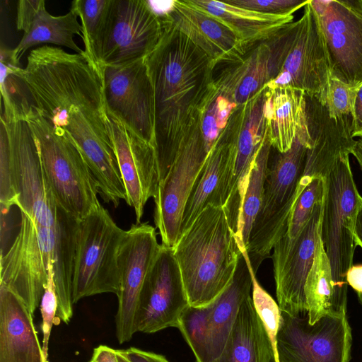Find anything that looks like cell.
I'll return each mask as SVG.
<instances>
[{"label":"cell","mask_w":362,"mask_h":362,"mask_svg":"<svg viewBox=\"0 0 362 362\" xmlns=\"http://www.w3.org/2000/svg\"><path fill=\"white\" fill-rule=\"evenodd\" d=\"M161 37L145 57L155 103V151L160 182L198 119L211 81L209 57L165 17ZM159 182V183H160Z\"/></svg>","instance_id":"1"},{"label":"cell","mask_w":362,"mask_h":362,"mask_svg":"<svg viewBox=\"0 0 362 362\" xmlns=\"http://www.w3.org/2000/svg\"><path fill=\"white\" fill-rule=\"evenodd\" d=\"M19 75L32 106L55 129H64L72 107L105 111L100 71L84 52L38 47L30 52Z\"/></svg>","instance_id":"2"},{"label":"cell","mask_w":362,"mask_h":362,"mask_svg":"<svg viewBox=\"0 0 362 362\" xmlns=\"http://www.w3.org/2000/svg\"><path fill=\"white\" fill-rule=\"evenodd\" d=\"M189 305L206 307L227 288L241 248L221 206L209 204L173 247Z\"/></svg>","instance_id":"3"},{"label":"cell","mask_w":362,"mask_h":362,"mask_svg":"<svg viewBox=\"0 0 362 362\" xmlns=\"http://www.w3.org/2000/svg\"><path fill=\"white\" fill-rule=\"evenodd\" d=\"M311 142L305 112L291 148L283 153L274 149L269 157L261 206L246 247L255 274L276 243L286 234L296 204L314 178L304 175Z\"/></svg>","instance_id":"4"},{"label":"cell","mask_w":362,"mask_h":362,"mask_svg":"<svg viewBox=\"0 0 362 362\" xmlns=\"http://www.w3.org/2000/svg\"><path fill=\"white\" fill-rule=\"evenodd\" d=\"M35 138L44 173L57 202L78 221L101 204L92 173L64 129L54 128L31 106L25 119Z\"/></svg>","instance_id":"5"},{"label":"cell","mask_w":362,"mask_h":362,"mask_svg":"<svg viewBox=\"0 0 362 362\" xmlns=\"http://www.w3.org/2000/svg\"><path fill=\"white\" fill-rule=\"evenodd\" d=\"M350 152L343 153L324 177L320 238L335 286L347 294V271L353 265L355 225L362 197L355 182Z\"/></svg>","instance_id":"6"},{"label":"cell","mask_w":362,"mask_h":362,"mask_svg":"<svg viewBox=\"0 0 362 362\" xmlns=\"http://www.w3.org/2000/svg\"><path fill=\"white\" fill-rule=\"evenodd\" d=\"M125 233L102 204L79 221L72 281L74 304L97 294L117 295L118 252Z\"/></svg>","instance_id":"7"},{"label":"cell","mask_w":362,"mask_h":362,"mask_svg":"<svg viewBox=\"0 0 362 362\" xmlns=\"http://www.w3.org/2000/svg\"><path fill=\"white\" fill-rule=\"evenodd\" d=\"M299 26L300 19L289 23L250 45L244 54L217 62L212 66L210 84L238 105L252 99L279 74Z\"/></svg>","instance_id":"8"},{"label":"cell","mask_w":362,"mask_h":362,"mask_svg":"<svg viewBox=\"0 0 362 362\" xmlns=\"http://www.w3.org/2000/svg\"><path fill=\"white\" fill-rule=\"evenodd\" d=\"M4 122L18 195L17 206L35 226L55 230L59 223L60 205L47 182L33 133L25 120Z\"/></svg>","instance_id":"9"},{"label":"cell","mask_w":362,"mask_h":362,"mask_svg":"<svg viewBox=\"0 0 362 362\" xmlns=\"http://www.w3.org/2000/svg\"><path fill=\"white\" fill-rule=\"evenodd\" d=\"M352 343L346 314L325 315L314 325L281 312L277 334L279 362H349Z\"/></svg>","instance_id":"10"},{"label":"cell","mask_w":362,"mask_h":362,"mask_svg":"<svg viewBox=\"0 0 362 362\" xmlns=\"http://www.w3.org/2000/svg\"><path fill=\"white\" fill-rule=\"evenodd\" d=\"M162 33V20L148 1L112 0L99 52V68L144 59Z\"/></svg>","instance_id":"11"},{"label":"cell","mask_w":362,"mask_h":362,"mask_svg":"<svg viewBox=\"0 0 362 362\" xmlns=\"http://www.w3.org/2000/svg\"><path fill=\"white\" fill-rule=\"evenodd\" d=\"M325 39L331 78L362 85V0H310Z\"/></svg>","instance_id":"12"},{"label":"cell","mask_w":362,"mask_h":362,"mask_svg":"<svg viewBox=\"0 0 362 362\" xmlns=\"http://www.w3.org/2000/svg\"><path fill=\"white\" fill-rule=\"evenodd\" d=\"M106 112L155 148V103L145 58L100 67Z\"/></svg>","instance_id":"13"},{"label":"cell","mask_w":362,"mask_h":362,"mask_svg":"<svg viewBox=\"0 0 362 362\" xmlns=\"http://www.w3.org/2000/svg\"><path fill=\"white\" fill-rule=\"evenodd\" d=\"M208 154L197 119L153 198L154 223L164 246L173 247L179 239L187 199Z\"/></svg>","instance_id":"14"},{"label":"cell","mask_w":362,"mask_h":362,"mask_svg":"<svg viewBox=\"0 0 362 362\" xmlns=\"http://www.w3.org/2000/svg\"><path fill=\"white\" fill-rule=\"evenodd\" d=\"M264 90L238 105L224 129L232 148L230 176L224 204L228 223L235 233L241 230L243 203L251 168L266 135Z\"/></svg>","instance_id":"15"},{"label":"cell","mask_w":362,"mask_h":362,"mask_svg":"<svg viewBox=\"0 0 362 362\" xmlns=\"http://www.w3.org/2000/svg\"><path fill=\"white\" fill-rule=\"evenodd\" d=\"M160 247L156 228L147 223L132 224L126 230L118 252L119 289L115 329L120 344L130 341L137 332L141 293Z\"/></svg>","instance_id":"16"},{"label":"cell","mask_w":362,"mask_h":362,"mask_svg":"<svg viewBox=\"0 0 362 362\" xmlns=\"http://www.w3.org/2000/svg\"><path fill=\"white\" fill-rule=\"evenodd\" d=\"M105 118L106 111L72 107L64 129L87 163L99 195L117 207L127 194Z\"/></svg>","instance_id":"17"},{"label":"cell","mask_w":362,"mask_h":362,"mask_svg":"<svg viewBox=\"0 0 362 362\" xmlns=\"http://www.w3.org/2000/svg\"><path fill=\"white\" fill-rule=\"evenodd\" d=\"M323 199L316 203L310 219L296 239L283 237L273 248L277 303L281 312L293 317L308 314L304 286L320 240Z\"/></svg>","instance_id":"18"},{"label":"cell","mask_w":362,"mask_h":362,"mask_svg":"<svg viewBox=\"0 0 362 362\" xmlns=\"http://www.w3.org/2000/svg\"><path fill=\"white\" fill-rule=\"evenodd\" d=\"M330 77L325 39L309 1L304 6L295 42L281 71L264 88H293L325 105Z\"/></svg>","instance_id":"19"},{"label":"cell","mask_w":362,"mask_h":362,"mask_svg":"<svg viewBox=\"0 0 362 362\" xmlns=\"http://www.w3.org/2000/svg\"><path fill=\"white\" fill-rule=\"evenodd\" d=\"M189 305L173 247L160 250L144 282L136 316L137 332L152 334L176 327Z\"/></svg>","instance_id":"20"},{"label":"cell","mask_w":362,"mask_h":362,"mask_svg":"<svg viewBox=\"0 0 362 362\" xmlns=\"http://www.w3.org/2000/svg\"><path fill=\"white\" fill-rule=\"evenodd\" d=\"M20 213L18 233L7 252L1 254L0 286L14 292L34 314L40 305L52 264L40 244L34 222Z\"/></svg>","instance_id":"21"},{"label":"cell","mask_w":362,"mask_h":362,"mask_svg":"<svg viewBox=\"0 0 362 362\" xmlns=\"http://www.w3.org/2000/svg\"><path fill=\"white\" fill-rule=\"evenodd\" d=\"M105 123L125 187L126 202L134 209L136 223H140L145 205L155 197L160 182L155 148L107 112Z\"/></svg>","instance_id":"22"},{"label":"cell","mask_w":362,"mask_h":362,"mask_svg":"<svg viewBox=\"0 0 362 362\" xmlns=\"http://www.w3.org/2000/svg\"><path fill=\"white\" fill-rule=\"evenodd\" d=\"M165 16L179 32L202 50L211 66L218 61L244 54V46L235 34L214 16L192 4L189 0H173Z\"/></svg>","instance_id":"23"},{"label":"cell","mask_w":362,"mask_h":362,"mask_svg":"<svg viewBox=\"0 0 362 362\" xmlns=\"http://www.w3.org/2000/svg\"><path fill=\"white\" fill-rule=\"evenodd\" d=\"M78 16L70 9L64 16H54L45 8L44 0H21L18 2L16 28L23 36L12 49V57L19 63L24 53L30 47L41 43L64 46L76 53H83L75 43V35L82 37V26Z\"/></svg>","instance_id":"24"},{"label":"cell","mask_w":362,"mask_h":362,"mask_svg":"<svg viewBox=\"0 0 362 362\" xmlns=\"http://www.w3.org/2000/svg\"><path fill=\"white\" fill-rule=\"evenodd\" d=\"M0 362H47L33 314L11 290L0 286Z\"/></svg>","instance_id":"25"},{"label":"cell","mask_w":362,"mask_h":362,"mask_svg":"<svg viewBox=\"0 0 362 362\" xmlns=\"http://www.w3.org/2000/svg\"><path fill=\"white\" fill-rule=\"evenodd\" d=\"M231 163V145L223 130L209 152L187 199L180 235L189 228L207 205L223 206L230 175Z\"/></svg>","instance_id":"26"},{"label":"cell","mask_w":362,"mask_h":362,"mask_svg":"<svg viewBox=\"0 0 362 362\" xmlns=\"http://www.w3.org/2000/svg\"><path fill=\"white\" fill-rule=\"evenodd\" d=\"M246 250H241L232 281L210 305L208 335L210 362L223 351L242 305L250 296L252 272Z\"/></svg>","instance_id":"27"},{"label":"cell","mask_w":362,"mask_h":362,"mask_svg":"<svg viewBox=\"0 0 362 362\" xmlns=\"http://www.w3.org/2000/svg\"><path fill=\"white\" fill-rule=\"evenodd\" d=\"M264 115L272 147L289 150L305 115V93L290 87L264 88Z\"/></svg>","instance_id":"28"},{"label":"cell","mask_w":362,"mask_h":362,"mask_svg":"<svg viewBox=\"0 0 362 362\" xmlns=\"http://www.w3.org/2000/svg\"><path fill=\"white\" fill-rule=\"evenodd\" d=\"M230 28L248 47L266 39L293 21V15L265 14L228 4L226 1L189 0Z\"/></svg>","instance_id":"29"},{"label":"cell","mask_w":362,"mask_h":362,"mask_svg":"<svg viewBox=\"0 0 362 362\" xmlns=\"http://www.w3.org/2000/svg\"><path fill=\"white\" fill-rule=\"evenodd\" d=\"M272 361V346L250 296L241 306L223 351L214 362Z\"/></svg>","instance_id":"30"},{"label":"cell","mask_w":362,"mask_h":362,"mask_svg":"<svg viewBox=\"0 0 362 362\" xmlns=\"http://www.w3.org/2000/svg\"><path fill=\"white\" fill-rule=\"evenodd\" d=\"M310 325L325 315L346 314L347 294L334 284L329 259L321 238L304 286Z\"/></svg>","instance_id":"31"},{"label":"cell","mask_w":362,"mask_h":362,"mask_svg":"<svg viewBox=\"0 0 362 362\" xmlns=\"http://www.w3.org/2000/svg\"><path fill=\"white\" fill-rule=\"evenodd\" d=\"M1 117L6 122L25 120L32 102L25 83L19 75L21 68L12 57V49L3 45L0 49Z\"/></svg>","instance_id":"32"},{"label":"cell","mask_w":362,"mask_h":362,"mask_svg":"<svg viewBox=\"0 0 362 362\" xmlns=\"http://www.w3.org/2000/svg\"><path fill=\"white\" fill-rule=\"evenodd\" d=\"M272 149V147L266 132L251 168L243 203L242 242L245 250L251 229L261 206Z\"/></svg>","instance_id":"33"},{"label":"cell","mask_w":362,"mask_h":362,"mask_svg":"<svg viewBox=\"0 0 362 362\" xmlns=\"http://www.w3.org/2000/svg\"><path fill=\"white\" fill-rule=\"evenodd\" d=\"M112 0H75L72 10L80 18L84 52L99 69L98 57Z\"/></svg>","instance_id":"34"},{"label":"cell","mask_w":362,"mask_h":362,"mask_svg":"<svg viewBox=\"0 0 362 362\" xmlns=\"http://www.w3.org/2000/svg\"><path fill=\"white\" fill-rule=\"evenodd\" d=\"M238 105L228 96L209 84L198 109V122L208 152L226 127Z\"/></svg>","instance_id":"35"},{"label":"cell","mask_w":362,"mask_h":362,"mask_svg":"<svg viewBox=\"0 0 362 362\" xmlns=\"http://www.w3.org/2000/svg\"><path fill=\"white\" fill-rule=\"evenodd\" d=\"M209 308L188 305L181 315L177 328L192 349L196 362H210L208 317Z\"/></svg>","instance_id":"36"},{"label":"cell","mask_w":362,"mask_h":362,"mask_svg":"<svg viewBox=\"0 0 362 362\" xmlns=\"http://www.w3.org/2000/svg\"><path fill=\"white\" fill-rule=\"evenodd\" d=\"M252 300L270 341L273 362H279L277 352V334L280 327L281 311L278 303L258 282L256 274L252 272Z\"/></svg>","instance_id":"37"},{"label":"cell","mask_w":362,"mask_h":362,"mask_svg":"<svg viewBox=\"0 0 362 362\" xmlns=\"http://www.w3.org/2000/svg\"><path fill=\"white\" fill-rule=\"evenodd\" d=\"M324 192V177H314L300 195L294 207L288 231L284 237L293 240L298 236L310 219L315 205L323 199Z\"/></svg>","instance_id":"38"},{"label":"cell","mask_w":362,"mask_h":362,"mask_svg":"<svg viewBox=\"0 0 362 362\" xmlns=\"http://www.w3.org/2000/svg\"><path fill=\"white\" fill-rule=\"evenodd\" d=\"M8 133L4 120L0 118V203L1 212L8 214L12 206L18 205Z\"/></svg>","instance_id":"39"},{"label":"cell","mask_w":362,"mask_h":362,"mask_svg":"<svg viewBox=\"0 0 362 362\" xmlns=\"http://www.w3.org/2000/svg\"><path fill=\"white\" fill-rule=\"evenodd\" d=\"M40 312L42 318V351L45 361L48 362V345L53 325H56L58 300L54 282L53 267H50L47 282L40 302Z\"/></svg>","instance_id":"40"},{"label":"cell","mask_w":362,"mask_h":362,"mask_svg":"<svg viewBox=\"0 0 362 362\" xmlns=\"http://www.w3.org/2000/svg\"><path fill=\"white\" fill-rule=\"evenodd\" d=\"M354 88L335 78H329L325 106L332 117H341L351 115Z\"/></svg>","instance_id":"41"},{"label":"cell","mask_w":362,"mask_h":362,"mask_svg":"<svg viewBox=\"0 0 362 362\" xmlns=\"http://www.w3.org/2000/svg\"><path fill=\"white\" fill-rule=\"evenodd\" d=\"M310 0H227L228 4L256 12L291 16L304 7Z\"/></svg>","instance_id":"42"},{"label":"cell","mask_w":362,"mask_h":362,"mask_svg":"<svg viewBox=\"0 0 362 362\" xmlns=\"http://www.w3.org/2000/svg\"><path fill=\"white\" fill-rule=\"evenodd\" d=\"M117 351L130 362H170L164 356L135 347Z\"/></svg>","instance_id":"43"},{"label":"cell","mask_w":362,"mask_h":362,"mask_svg":"<svg viewBox=\"0 0 362 362\" xmlns=\"http://www.w3.org/2000/svg\"><path fill=\"white\" fill-rule=\"evenodd\" d=\"M351 117L353 137H362V85L354 88Z\"/></svg>","instance_id":"44"},{"label":"cell","mask_w":362,"mask_h":362,"mask_svg":"<svg viewBox=\"0 0 362 362\" xmlns=\"http://www.w3.org/2000/svg\"><path fill=\"white\" fill-rule=\"evenodd\" d=\"M91 359L95 362H119L117 350L105 345L94 349Z\"/></svg>","instance_id":"45"},{"label":"cell","mask_w":362,"mask_h":362,"mask_svg":"<svg viewBox=\"0 0 362 362\" xmlns=\"http://www.w3.org/2000/svg\"><path fill=\"white\" fill-rule=\"evenodd\" d=\"M346 280L357 293H362V264L352 265L346 272Z\"/></svg>","instance_id":"46"},{"label":"cell","mask_w":362,"mask_h":362,"mask_svg":"<svg viewBox=\"0 0 362 362\" xmlns=\"http://www.w3.org/2000/svg\"><path fill=\"white\" fill-rule=\"evenodd\" d=\"M355 244L362 249V205L358 211L355 225Z\"/></svg>","instance_id":"47"},{"label":"cell","mask_w":362,"mask_h":362,"mask_svg":"<svg viewBox=\"0 0 362 362\" xmlns=\"http://www.w3.org/2000/svg\"><path fill=\"white\" fill-rule=\"evenodd\" d=\"M356 158L359 168L362 172V137L356 140L355 144L351 150V153Z\"/></svg>","instance_id":"48"},{"label":"cell","mask_w":362,"mask_h":362,"mask_svg":"<svg viewBox=\"0 0 362 362\" xmlns=\"http://www.w3.org/2000/svg\"><path fill=\"white\" fill-rule=\"evenodd\" d=\"M117 355H118V358H119V362H130L124 356H122L121 354H119L117 351Z\"/></svg>","instance_id":"49"},{"label":"cell","mask_w":362,"mask_h":362,"mask_svg":"<svg viewBox=\"0 0 362 362\" xmlns=\"http://www.w3.org/2000/svg\"><path fill=\"white\" fill-rule=\"evenodd\" d=\"M357 295H358V298L362 305V293H357Z\"/></svg>","instance_id":"50"},{"label":"cell","mask_w":362,"mask_h":362,"mask_svg":"<svg viewBox=\"0 0 362 362\" xmlns=\"http://www.w3.org/2000/svg\"><path fill=\"white\" fill-rule=\"evenodd\" d=\"M89 362H95L93 360L90 359Z\"/></svg>","instance_id":"51"}]
</instances>
